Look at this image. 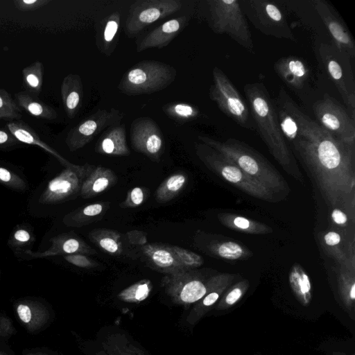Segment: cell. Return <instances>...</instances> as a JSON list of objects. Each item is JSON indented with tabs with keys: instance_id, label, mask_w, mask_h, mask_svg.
Segmentation results:
<instances>
[{
	"instance_id": "cell-1",
	"label": "cell",
	"mask_w": 355,
	"mask_h": 355,
	"mask_svg": "<svg viewBox=\"0 0 355 355\" xmlns=\"http://www.w3.org/2000/svg\"><path fill=\"white\" fill-rule=\"evenodd\" d=\"M285 139L318 175L333 198L350 192L354 185L352 162L355 142L338 139L304 113L284 88L275 101Z\"/></svg>"
},
{
	"instance_id": "cell-2",
	"label": "cell",
	"mask_w": 355,
	"mask_h": 355,
	"mask_svg": "<svg viewBox=\"0 0 355 355\" xmlns=\"http://www.w3.org/2000/svg\"><path fill=\"white\" fill-rule=\"evenodd\" d=\"M244 92L255 129L275 159L288 165L292 156L279 125L275 101L262 83H248Z\"/></svg>"
},
{
	"instance_id": "cell-3",
	"label": "cell",
	"mask_w": 355,
	"mask_h": 355,
	"mask_svg": "<svg viewBox=\"0 0 355 355\" xmlns=\"http://www.w3.org/2000/svg\"><path fill=\"white\" fill-rule=\"evenodd\" d=\"M198 139L219 152L245 174L266 187L270 189L282 186L279 175L262 156L245 143L234 138L220 141L202 135H199Z\"/></svg>"
},
{
	"instance_id": "cell-4",
	"label": "cell",
	"mask_w": 355,
	"mask_h": 355,
	"mask_svg": "<svg viewBox=\"0 0 355 355\" xmlns=\"http://www.w3.org/2000/svg\"><path fill=\"white\" fill-rule=\"evenodd\" d=\"M207 19L217 34H226L249 51L254 49L246 17L237 0H207Z\"/></svg>"
},
{
	"instance_id": "cell-5",
	"label": "cell",
	"mask_w": 355,
	"mask_h": 355,
	"mask_svg": "<svg viewBox=\"0 0 355 355\" xmlns=\"http://www.w3.org/2000/svg\"><path fill=\"white\" fill-rule=\"evenodd\" d=\"M172 66L155 60H143L123 75L119 90L128 96L150 94L166 89L176 78Z\"/></svg>"
},
{
	"instance_id": "cell-6",
	"label": "cell",
	"mask_w": 355,
	"mask_h": 355,
	"mask_svg": "<svg viewBox=\"0 0 355 355\" xmlns=\"http://www.w3.org/2000/svg\"><path fill=\"white\" fill-rule=\"evenodd\" d=\"M197 156L209 169L250 195L263 200H271L269 188L258 182L226 159L222 154L203 143H196Z\"/></svg>"
},
{
	"instance_id": "cell-7",
	"label": "cell",
	"mask_w": 355,
	"mask_h": 355,
	"mask_svg": "<svg viewBox=\"0 0 355 355\" xmlns=\"http://www.w3.org/2000/svg\"><path fill=\"white\" fill-rule=\"evenodd\" d=\"M214 84L209 97L219 110L243 128L254 130L255 125L249 107L226 74L215 67L212 71Z\"/></svg>"
},
{
	"instance_id": "cell-8",
	"label": "cell",
	"mask_w": 355,
	"mask_h": 355,
	"mask_svg": "<svg viewBox=\"0 0 355 355\" xmlns=\"http://www.w3.org/2000/svg\"><path fill=\"white\" fill-rule=\"evenodd\" d=\"M318 53L348 112L355 119V79L351 60L334 44L322 43L319 46Z\"/></svg>"
},
{
	"instance_id": "cell-9",
	"label": "cell",
	"mask_w": 355,
	"mask_h": 355,
	"mask_svg": "<svg viewBox=\"0 0 355 355\" xmlns=\"http://www.w3.org/2000/svg\"><path fill=\"white\" fill-rule=\"evenodd\" d=\"M241 8L251 24L263 34L295 41L283 10L275 1L240 0Z\"/></svg>"
},
{
	"instance_id": "cell-10",
	"label": "cell",
	"mask_w": 355,
	"mask_h": 355,
	"mask_svg": "<svg viewBox=\"0 0 355 355\" xmlns=\"http://www.w3.org/2000/svg\"><path fill=\"white\" fill-rule=\"evenodd\" d=\"M94 168V165L89 164L65 168L47 183L39 202L43 205H56L77 198L84 180Z\"/></svg>"
},
{
	"instance_id": "cell-11",
	"label": "cell",
	"mask_w": 355,
	"mask_h": 355,
	"mask_svg": "<svg viewBox=\"0 0 355 355\" xmlns=\"http://www.w3.org/2000/svg\"><path fill=\"white\" fill-rule=\"evenodd\" d=\"M317 123L342 141L355 142V119L333 97L325 94L313 105Z\"/></svg>"
},
{
	"instance_id": "cell-12",
	"label": "cell",
	"mask_w": 355,
	"mask_h": 355,
	"mask_svg": "<svg viewBox=\"0 0 355 355\" xmlns=\"http://www.w3.org/2000/svg\"><path fill=\"white\" fill-rule=\"evenodd\" d=\"M209 278L205 279L194 270L165 275L161 286L174 304L188 306L202 299L209 288Z\"/></svg>"
},
{
	"instance_id": "cell-13",
	"label": "cell",
	"mask_w": 355,
	"mask_h": 355,
	"mask_svg": "<svg viewBox=\"0 0 355 355\" xmlns=\"http://www.w3.org/2000/svg\"><path fill=\"white\" fill-rule=\"evenodd\" d=\"M182 7L180 0H137L129 9L125 31L134 37L147 26L179 11Z\"/></svg>"
},
{
	"instance_id": "cell-14",
	"label": "cell",
	"mask_w": 355,
	"mask_h": 355,
	"mask_svg": "<svg viewBox=\"0 0 355 355\" xmlns=\"http://www.w3.org/2000/svg\"><path fill=\"white\" fill-rule=\"evenodd\" d=\"M124 116L114 108L96 111L69 131L65 139L68 149L74 152L83 148L103 130L119 125Z\"/></svg>"
},
{
	"instance_id": "cell-15",
	"label": "cell",
	"mask_w": 355,
	"mask_h": 355,
	"mask_svg": "<svg viewBox=\"0 0 355 355\" xmlns=\"http://www.w3.org/2000/svg\"><path fill=\"white\" fill-rule=\"evenodd\" d=\"M130 139L132 148L159 162L165 149L162 132L155 121L149 117L135 119L130 126Z\"/></svg>"
},
{
	"instance_id": "cell-16",
	"label": "cell",
	"mask_w": 355,
	"mask_h": 355,
	"mask_svg": "<svg viewBox=\"0 0 355 355\" xmlns=\"http://www.w3.org/2000/svg\"><path fill=\"white\" fill-rule=\"evenodd\" d=\"M16 318L27 332L36 334L46 329L53 322L54 312L44 299L25 297L13 304Z\"/></svg>"
},
{
	"instance_id": "cell-17",
	"label": "cell",
	"mask_w": 355,
	"mask_h": 355,
	"mask_svg": "<svg viewBox=\"0 0 355 355\" xmlns=\"http://www.w3.org/2000/svg\"><path fill=\"white\" fill-rule=\"evenodd\" d=\"M313 3L318 15L332 37L334 46L351 60H354L355 42L343 19L327 1L315 0Z\"/></svg>"
},
{
	"instance_id": "cell-18",
	"label": "cell",
	"mask_w": 355,
	"mask_h": 355,
	"mask_svg": "<svg viewBox=\"0 0 355 355\" xmlns=\"http://www.w3.org/2000/svg\"><path fill=\"white\" fill-rule=\"evenodd\" d=\"M51 245L46 250L33 252L26 250L19 252L27 259H42L60 255L83 254L94 255L97 252L79 235L73 232L62 233L50 239Z\"/></svg>"
},
{
	"instance_id": "cell-19",
	"label": "cell",
	"mask_w": 355,
	"mask_h": 355,
	"mask_svg": "<svg viewBox=\"0 0 355 355\" xmlns=\"http://www.w3.org/2000/svg\"><path fill=\"white\" fill-rule=\"evenodd\" d=\"M139 246L144 261L152 270L165 275L187 270L178 262L168 244L146 243Z\"/></svg>"
},
{
	"instance_id": "cell-20",
	"label": "cell",
	"mask_w": 355,
	"mask_h": 355,
	"mask_svg": "<svg viewBox=\"0 0 355 355\" xmlns=\"http://www.w3.org/2000/svg\"><path fill=\"white\" fill-rule=\"evenodd\" d=\"M189 18L182 16L171 19L145 35L137 46V51L141 52L150 48L162 49L181 32Z\"/></svg>"
},
{
	"instance_id": "cell-21",
	"label": "cell",
	"mask_w": 355,
	"mask_h": 355,
	"mask_svg": "<svg viewBox=\"0 0 355 355\" xmlns=\"http://www.w3.org/2000/svg\"><path fill=\"white\" fill-rule=\"evenodd\" d=\"M230 282L231 278L224 275L210 277L207 293L194 304L187 317V322L191 325L198 323L219 301Z\"/></svg>"
},
{
	"instance_id": "cell-22",
	"label": "cell",
	"mask_w": 355,
	"mask_h": 355,
	"mask_svg": "<svg viewBox=\"0 0 355 355\" xmlns=\"http://www.w3.org/2000/svg\"><path fill=\"white\" fill-rule=\"evenodd\" d=\"M274 69L289 87L302 89L309 76V68L306 62L294 55L283 57L274 64Z\"/></svg>"
},
{
	"instance_id": "cell-23",
	"label": "cell",
	"mask_w": 355,
	"mask_h": 355,
	"mask_svg": "<svg viewBox=\"0 0 355 355\" xmlns=\"http://www.w3.org/2000/svg\"><path fill=\"white\" fill-rule=\"evenodd\" d=\"M99 154L111 156H128L130 151L127 144L124 125L112 126L105 130L95 146Z\"/></svg>"
},
{
	"instance_id": "cell-24",
	"label": "cell",
	"mask_w": 355,
	"mask_h": 355,
	"mask_svg": "<svg viewBox=\"0 0 355 355\" xmlns=\"http://www.w3.org/2000/svg\"><path fill=\"white\" fill-rule=\"evenodd\" d=\"M9 132L21 144L40 147L55 157L65 168L74 165L63 157L54 148L42 141L36 132L27 123L21 121H12L6 125Z\"/></svg>"
},
{
	"instance_id": "cell-25",
	"label": "cell",
	"mask_w": 355,
	"mask_h": 355,
	"mask_svg": "<svg viewBox=\"0 0 355 355\" xmlns=\"http://www.w3.org/2000/svg\"><path fill=\"white\" fill-rule=\"evenodd\" d=\"M117 181L118 178L112 169L95 166L84 180L80 196L83 199L93 198L114 187Z\"/></svg>"
},
{
	"instance_id": "cell-26",
	"label": "cell",
	"mask_w": 355,
	"mask_h": 355,
	"mask_svg": "<svg viewBox=\"0 0 355 355\" xmlns=\"http://www.w3.org/2000/svg\"><path fill=\"white\" fill-rule=\"evenodd\" d=\"M108 201L94 202L85 205L67 214L63 223L71 227H82L101 220L110 209Z\"/></svg>"
},
{
	"instance_id": "cell-27",
	"label": "cell",
	"mask_w": 355,
	"mask_h": 355,
	"mask_svg": "<svg viewBox=\"0 0 355 355\" xmlns=\"http://www.w3.org/2000/svg\"><path fill=\"white\" fill-rule=\"evenodd\" d=\"M61 96L67 116L74 118L80 109L83 96V83L79 75L70 73L64 77L61 85Z\"/></svg>"
},
{
	"instance_id": "cell-28",
	"label": "cell",
	"mask_w": 355,
	"mask_h": 355,
	"mask_svg": "<svg viewBox=\"0 0 355 355\" xmlns=\"http://www.w3.org/2000/svg\"><path fill=\"white\" fill-rule=\"evenodd\" d=\"M89 241L103 252L111 256L123 253L122 234L114 230L96 228L88 233Z\"/></svg>"
},
{
	"instance_id": "cell-29",
	"label": "cell",
	"mask_w": 355,
	"mask_h": 355,
	"mask_svg": "<svg viewBox=\"0 0 355 355\" xmlns=\"http://www.w3.org/2000/svg\"><path fill=\"white\" fill-rule=\"evenodd\" d=\"M103 350L108 355H147L125 333L118 331L107 334L101 343Z\"/></svg>"
},
{
	"instance_id": "cell-30",
	"label": "cell",
	"mask_w": 355,
	"mask_h": 355,
	"mask_svg": "<svg viewBox=\"0 0 355 355\" xmlns=\"http://www.w3.org/2000/svg\"><path fill=\"white\" fill-rule=\"evenodd\" d=\"M15 96L21 110L26 111L34 117L45 120H53L58 117L56 111L35 94L24 91L15 94Z\"/></svg>"
},
{
	"instance_id": "cell-31",
	"label": "cell",
	"mask_w": 355,
	"mask_h": 355,
	"mask_svg": "<svg viewBox=\"0 0 355 355\" xmlns=\"http://www.w3.org/2000/svg\"><path fill=\"white\" fill-rule=\"evenodd\" d=\"M188 182V176L183 171H177L165 178L157 188L155 198L158 203H166L176 198Z\"/></svg>"
},
{
	"instance_id": "cell-32",
	"label": "cell",
	"mask_w": 355,
	"mask_h": 355,
	"mask_svg": "<svg viewBox=\"0 0 355 355\" xmlns=\"http://www.w3.org/2000/svg\"><path fill=\"white\" fill-rule=\"evenodd\" d=\"M291 289L299 302L308 306L312 299V288L307 274L298 264H295L289 274Z\"/></svg>"
},
{
	"instance_id": "cell-33",
	"label": "cell",
	"mask_w": 355,
	"mask_h": 355,
	"mask_svg": "<svg viewBox=\"0 0 355 355\" xmlns=\"http://www.w3.org/2000/svg\"><path fill=\"white\" fill-rule=\"evenodd\" d=\"M121 15L118 12L111 13L103 23L100 39L98 41L99 49L109 55L115 48V40L120 25Z\"/></svg>"
},
{
	"instance_id": "cell-34",
	"label": "cell",
	"mask_w": 355,
	"mask_h": 355,
	"mask_svg": "<svg viewBox=\"0 0 355 355\" xmlns=\"http://www.w3.org/2000/svg\"><path fill=\"white\" fill-rule=\"evenodd\" d=\"M43 64L35 61L22 70L23 85L26 92L37 96L42 88Z\"/></svg>"
},
{
	"instance_id": "cell-35",
	"label": "cell",
	"mask_w": 355,
	"mask_h": 355,
	"mask_svg": "<svg viewBox=\"0 0 355 355\" xmlns=\"http://www.w3.org/2000/svg\"><path fill=\"white\" fill-rule=\"evenodd\" d=\"M152 288L153 284L150 280L141 279L121 291L119 293L118 297L127 302H139L149 296Z\"/></svg>"
},
{
	"instance_id": "cell-36",
	"label": "cell",
	"mask_w": 355,
	"mask_h": 355,
	"mask_svg": "<svg viewBox=\"0 0 355 355\" xmlns=\"http://www.w3.org/2000/svg\"><path fill=\"white\" fill-rule=\"evenodd\" d=\"M163 112L168 117L178 122H187L197 118L199 110L185 103H171L162 107Z\"/></svg>"
},
{
	"instance_id": "cell-37",
	"label": "cell",
	"mask_w": 355,
	"mask_h": 355,
	"mask_svg": "<svg viewBox=\"0 0 355 355\" xmlns=\"http://www.w3.org/2000/svg\"><path fill=\"white\" fill-rule=\"evenodd\" d=\"M248 288V283L245 281L239 282L222 295L218 302L216 310L224 311L236 305L243 297Z\"/></svg>"
},
{
	"instance_id": "cell-38",
	"label": "cell",
	"mask_w": 355,
	"mask_h": 355,
	"mask_svg": "<svg viewBox=\"0 0 355 355\" xmlns=\"http://www.w3.org/2000/svg\"><path fill=\"white\" fill-rule=\"evenodd\" d=\"M34 242V235L33 230L26 225L17 226L11 233L8 244L9 246L17 250L19 253L28 250L27 247Z\"/></svg>"
},
{
	"instance_id": "cell-39",
	"label": "cell",
	"mask_w": 355,
	"mask_h": 355,
	"mask_svg": "<svg viewBox=\"0 0 355 355\" xmlns=\"http://www.w3.org/2000/svg\"><path fill=\"white\" fill-rule=\"evenodd\" d=\"M22 116L21 109L5 89H0V119L19 120Z\"/></svg>"
},
{
	"instance_id": "cell-40",
	"label": "cell",
	"mask_w": 355,
	"mask_h": 355,
	"mask_svg": "<svg viewBox=\"0 0 355 355\" xmlns=\"http://www.w3.org/2000/svg\"><path fill=\"white\" fill-rule=\"evenodd\" d=\"M168 246L185 270H193L203 264V259L199 254L178 245H168Z\"/></svg>"
},
{
	"instance_id": "cell-41",
	"label": "cell",
	"mask_w": 355,
	"mask_h": 355,
	"mask_svg": "<svg viewBox=\"0 0 355 355\" xmlns=\"http://www.w3.org/2000/svg\"><path fill=\"white\" fill-rule=\"evenodd\" d=\"M0 184L15 191H24L28 188L27 182L21 175L1 164Z\"/></svg>"
},
{
	"instance_id": "cell-42",
	"label": "cell",
	"mask_w": 355,
	"mask_h": 355,
	"mask_svg": "<svg viewBox=\"0 0 355 355\" xmlns=\"http://www.w3.org/2000/svg\"><path fill=\"white\" fill-rule=\"evenodd\" d=\"M150 190L146 187H135L129 189L126 197L119 206L121 208H135L142 205L148 199Z\"/></svg>"
},
{
	"instance_id": "cell-43",
	"label": "cell",
	"mask_w": 355,
	"mask_h": 355,
	"mask_svg": "<svg viewBox=\"0 0 355 355\" xmlns=\"http://www.w3.org/2000/svg\"><path fill=\"white\" fill-rule=\"evenodd\" d=\"M215 251L222 258L226 259H238L243 254V248L233 241H227L217 245Z\"/></svg>"
},
{
	"instance_id": "cell-44",
	"label": "cell",
	"mask_w": 355,
	"mask_h": 355,
	"mask_svg": "<svg viewBox=\"0 0 355 355\" xmlns=\"http://www.w3.org/2000/svg\"><path fill=\"white\" fill-rule=\"evenodd\" d=\"M63 259L71 265L81 268H94L99 266V263L90 258L88 255L83 254H73L64 255Z\"/></svg>"
},
{
	"instance_id": "cell-45",
	"label": "cell",
	"mask_w": 355,
	"mask_h": 355,
	"mask_svg": "<svg viewBox=\"0 0 355 355\" xmlns=\"http://www.w3.org/2000/svg\"><path fill=\"white\" fill-rule=\"evenodd\" d=\"M16 334L12 320L6 313L0 312V341L6 343Z\"/></svg>"
},
{
	"instance_id": "cell-46",
	"label": "cell",
	"mask_w": 355,
	"mask_h": 355,
	"mask_svg": "<svg viewBox=\"0 0 355 355\" xmlns=\"http://www.w3.org/2000/svg\"><path fill=\"white\" fill-rule=\"evenodd\" d=\"M231 223L234 228L248 232L257 233L266 231V228H261V225H256L254 222L242 216L234 217Z\"/></svg>"
},
{
	"instance_id": "cell-47",
	"label": "cell",
	"mask_w": 355,
	"mask_h": 355,
	"mask_svg": "<svg viewBox=\"0 0 355 355\" xmlns=\"http://www.w3.org/2000/svg\"><path fill=\"white\" fill-rule=\"evenodd\" d=\"M23 146L6 128L0 127V150H10Z\"/></svg>"
},
{
	"instance_id": "cell-48",
	"label": "cell",
	"mask_w": 355,
	"mask_h": 355,
	"mask_svg": "<svg viewBox=\"0 0 355 355\" xmlns=\"http://www.w3.org/2000/svg\"><path fill=\"white\" fill-rule=\"evenodd\" d=\"M50 3L49 0H15L13 3L21 11H30L39 9Z\"/></svg>"
},
{
	"instance_id": "cell-49",
	"label": "cell",
	"mask_w": 355,
	"mask_h": 355,
	"mask_svg": "<svg viewBox=\"0 0 355 355\" xmlns=\"http://www.w3.org/2000/svg\"><path fill=\"white\" fill-rule=\"evenodd\" d=\"M333 220L338 225H343L347 221L346 214L338 209H334L331 213Z\"/></svg>"
},
{
	"instance_id": "cell-50",
	"label": "cell",
	"mask_w": 355,
	"mask_h": 355,
	"mask_svg": "<svg viewBox=\"0 0 355 355\" xmlns=\"http://www.w3.org/2000/svg\"><path fill=\"white\" fill-rule=\"evenodd\" d=\"M324 241L327 245L329 246H334L338 245L340 241V236L335 232H329L325 234Z\"/></svg>"
},
{
	"instance_id": "cell-51",
	"label": "cell",
	"mask_w": 355,
	"mask_h": 355,
	"mask_svg": "<svg viewBox=\"0 0 355 355\" xmlns=\"http://www.w3.org/2000/svg\"><path fill=\"white\" fill-rule=\"evenodd\" d=\"M22 355H54L45 348L36 347L24 349Z\"/></svg>"
},
{
	"instance_id": "cell-52",
	"label": "cell",
	"mask_w": 355,
	"mask_h": 355,
	"mask_svg": "<svg viewBox=\"0 0 355 355\" xmlns=\"http://www.w3.org/2000/svg\"><path fill=\"white\" fill-rule=\"evenodd\" d=\"M0 355H15L6 343L0 341Z\"/></svg>"
},
{
	"instance_id": "cell-53",
	"label": "cell",
	"mask_w": 355,
	"mask_h": 355,
	"mask_svg": "<svg viewBox=\"0 0 355 355\" xmlns=\"http://www.w3.org/2000/svg\"><path fill=\"white\" fill-rule=\"evenodd\" d=\"M96 355H108L105 352H104L103 349L98 350Z\"/></svg>"
}]
</instances>
